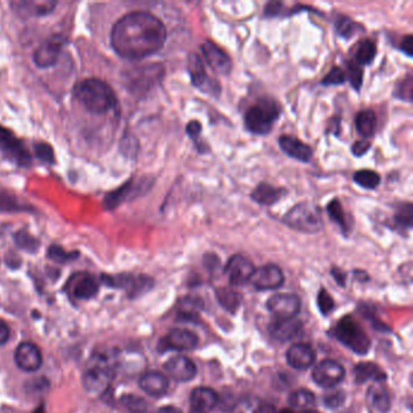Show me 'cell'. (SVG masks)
Masks as SVG:
<instances>
[{"mask_svg": "<svg viewBox=\"0 0 413 413\" xmlns=\"http://www.w3.org/2000/svg\"><path fill=\"white\" fill-rule=\"evenodd\" d=\"M166 27L147 11H134L122 17L112 28L111 44L119 56L142 59L156 54L166 42Z\"/></svg>", "mask_w": 413, "mask_h": 413, "instance_id": "6da1fadb", "label": "cell"}, {"mask_svg": "<svg viewBox=\"0 0 413 413\" xmlns=\"http://www.w3.org/2000/svg\"><path fill=\"white\" fill-rule=\"evenodd\" d=\"M74 96L93 114H104L117 104L113 89L101 79L89 78L79 82L74 88Z\"/></svg>", "mask_w": 413, "mask_h": 413, "instance_id": "7a4b0ae2", "label": "cell"}, {"mask_svg": "<svg viewBox=\"0 0 413 413\" xmlns=\"http://www.w3.org/2000/svg\"><path fill=\"white\" fill-rule=\"evenodd\" d=\"M280 113L282 108L275 100L270 98H258L257 102L253 103L245 113V127L253 135L264 136L272 131L274 124L280 117Z\"/></svg>", "mask_w": 413, "mask_h": 413, "instance_id": "3957f363", "label": "cell"}, {"mask_svg": "<svg viewBox=\"0 0 413 413\" xmlns=\"http://www.w3.org/2000/svg\"><path fill=\"white\" fill-rule=\"evenodd\" d=\"M282 222L302 233L316 234L324 228L320 208L311 203L295 205L282 217Z\"/></svg>", "mask_w": 413, "mask_h": 413, "instance_id": "277c9868", "label": "cell"}, {"mask_svg": "<svg viewBox=\"0 0 413 413\" xmlns=\"http://www.w3.org/2000/svg\"><path fill=\"white\" fill-rule=\"evenodd\" d=\"M335 337L356 354H367L371 347L369 336L351 316H345L337 322Z\"/></svg>", "mask_w": 413, "mask_h": 413, "instance_id": "5b68a950", "label": "cell"}, {"mask_svg": "<svg viewBox=\"0 0 413 413\" xmlns=\"http://www.w3.org/2000/svg\"><path fill=\"white\" fill-rule=\"evenodd\" d=\"M164 77V67L161 64H148L135 67L127 72V86L132 93H142L149 91Z\"/></svg>", "mask_w": 413, "mask_h": 413, "instance_id": "8992f818", "label": "cell"}, {"mask_svg": "<svg viewBox=\"0 0 413 413\" xmlns=\"http://www.w3.org/2000/svg\"><path fill=\"white\" fill-rule=\"evenodd\" d=\"M188 72H190L192 84L195 88L214 98H219L221 93V85L216 79L210 78L208 75L204 62L200 59L199 55H190L188 59Z\"/></svg>", "mask_w": 413, "mask_h": 413, "instance_id": "52a82bcc", "label": "cell"}, {"mask_svg": "<svg viewBox=\"0 0 413 413\" xmlns=\"http://www.w3.org/2000/svg\"><path fill=\"white\" fill-rule=\"evenodd\" d=\"M104 284L108 286L124 288L130 296H140L149 291L154 282L147 275H131V274H120V275H103Z\"/></svg>", "mask_w": 413, "mask_h": 413, "instance_id": "ba28073f", "label": "cell"}, {"mask_svg": "<svg viewBox=\"0 0 413 413\" xmlns=\"http://www.w3.org/2000/svg\"><path fill=\"white\" fill-rule=\"evenodd\" d=\"M0 149L11 161L19 166H30L32 163L30 152L26 149L24 143L17 137L0 125Z\"/></svg>", "mask_w": 413, "mask_h": 413, "instance_id": "9c48e42d", "label": "cell"}, {"mask_svg": "<svg viewBox=\"0 0 413 413\" xmlns=\"http://www.w3.org/2000/svg\"><path fill=\"white\" fill-rule=\"evenodd\" d=\"M256 268L253 263L243 255H234L229 258L224 267V274L232 286H244L250 282Z\"/></svg>", "mask_w": 413, "mask_h": 413, "instance_id": "30bf717a", "label": "cell"}, {"mask_svg": "<svg viewBox=\"0 0 413 413\" xmlns=\"http://www.w3.org/2000/svg\"><path fill=\"white\" fill-rule=\"evenodd\" d=\"M311 376L314 382L322 388H335L345 378V369L335 360H322L314 367Z\"/></svg>", "mask_w": 413, "mask_h": 413, "instance_id": "8fae6325", "label": "cell"}, {"mask_svg": "<svg viewBox=\"0 0 413 413\" xmlns=\"http://www.w3.org/2000/svg\"><path fill=\"white\" fill-rule=\"evenodd\" d=\"M267 309L277 319H293L301 311V300L291 293L274 295L267 301Z\"/></svg>", "mask_w": 413, "mask_h": 413, "instance_id": "7c38bea8", "label": "cell"}, {"mask_svg": "<svg viewBox=\"0 0 413 413\" xmlns=\"http://www.w3.org/2000/svg\"><path fill=\"white\" fill-rule=\"evenodd\" d=\"M152 181L149 178H143V180L135 182V181H129L127 183L122 185L119 190H114L112 193L106 195L104 198V206L107 209H114L119 205L122 204L127 200L135 198L137 194L146 193L152 187Z\"/></svg>", "mask_w": 413, "mask_h": 413, "instance_id": "4fadbf2b", "label": "cell"}, {"mask_svg": "<svg viewBox=\"0 0 413 413\" xmlns=\"http://www.w3.org/2000/svg\"><path fill=\"white\" fill-rule=\"evenodd\" d=\"M199 338L194 332L185 329H174L159 343V350L165 353L169 350L177 351H188L194 349L198 345Z\"/></svg>", "mask_w": 413, "mask_h": 413, "instance_id": "5bb4252c", "label": "cell"}, {"mask_svg": "<svg viewBox=\"0 0 413 413\" xmlns=\"http://www.w3.org/2000/svg\"><path fill=\"white\" fill-rule=\"evenodd\" d=\"M285 282V277L282 269L275 264H267L258 268L253 273L250 282L258 291H268V290H277L282 286Z\"/></svg>", "mask_w": 413, "mask_h": 413, "instance_id": "9a60e30c", "label": "cell"}, {"mask_svg": "<svg viewBox=\"0 0 413 413\" xmlns=\"http://www.w3.org/2000/svg\"><path fill=\"white\" fill-rule=\"evenodd\" d=\"M64 44H66V39L59 35H54L49 39L45 40L44 43H42L38 46V49L35 51L33 55L35 64L39 68H49L51 66H54L59 59Z\"/></svg>", "mask_w": 413, "mask_h": 413, "instance_id": "2e32d148", "label": "cell"}, {"mask_svg": "<svg viewBox=\"0 0 413 413\" xmlns=\"http://www.w3.org/2000/svg\"><path fill=\"white\" fill-rule=\"evenodd\" d=\"M201 53L214 73L228 75L232 72L233 64L229 55L223 49H221L219 45L214 44V42L206 40L201 45Z\"/></svg>", "mask_w": 413, "mask_h": 413, "instance_id": "e0dca14e", "label": "cell"}, {"mask_svg": "<svg viewBox=\"0 0 413 413\" xmlns=\"http://www.w3.org/2000/svg\"><path fill=\"white\" fill-rule=\"evenodd\" d=\"M15 362L25 372H35L42 367L43 358L39 348L30 342L21 343L15 350Z\"/></svg>", "mask_w": 413, "mask_h": 413, "instance_id": "ac0fdd59", "label": "cell"}, {"mask_svg": "<svg viewBox=\"0 0 413 413\" xmlns=\"http://www.w3.org/2000/svg\"><path fill=\"white\" fill-rule=\"evenodd\" d=\"M112 374L113 371L111 369L90 364L89 369L84 374V388L90 394L103 393L111 383Z\"/></svg>", "mask_w": 413, "mask_h": 413, "instance_id": "d6986e66", "label": "cell"}, {"mask_svg": "<svg viewBox=\"0 0 413 413\" xmlns=\"http://www.w3.org/2000/svg\"><path fill=\"white\" fill-rule=\"evenodd\" d=\"M165 369L170 374L171 378L177 382H190L196 376V366L185 355H176L167 360Z\"/></svg>", "mask_w": 413, "mask_h": 413, "instance_id": "ffe728a7", "label": "cell"}, {"mask_svg": "<svg viewBox=\"0 0 413 413\" xmlns=\"http://www.w3.org/2000/svg\"><path fill=\"white\" fill-rule=\"evenodd\" d=\"M315 351L311 345L303 343L291 345L286 353L287 364L295 369H309L315 362Z\"/></svg>", "mask_w": 413, "mask_h": 413, "instance_id": "44dd1931", "label": "cell"}, {"mask_svg": "<svg viewBox=\"0 0 413 413\" xmlns=\"http://www.w3.org/2000/svg\"><path fill=\"white\" fill-rule=\"evenodd\" d=\"M56 3L49 0H28V1H14L11 3L12 10L22 17H38L50 14L54 10Z\"/></svg>", "mask_w": 413, "mask_h": 413, "instance_id": "7402d4cb", "label": "cell"}, {"mask_svg": "<svg viewBox=\"0 0 413 413\" xmlns=\"http://www.w3.org/2000/svg\"><path fill=\"white\" fill-rule=\"evenodd\" d=\"M302 331L301 321L293 319H277L269 325V333L279 342H288L300 336Z\"/></svg>", "mask_w": 413, "mask_h": 413, "instance_id": "603a6c76", "label": "cell"}, {"mask_svg": "<svg viewBox=\"0 0 413 413\" xmlns=\"http://www.w3.org/2000/svg\"><path fill=\"white\" fill-rule=\"evenodd\" d=\"M279 145H280L282 151L287 156L301 161V163H308L313 156V149L311 147L306 145V143H303L301 140H298L296 137L284 135V136L279 138Z\"/></svg>", "mask_w": 413, "mask_h": 413, "instance_id": "cb8c5ba5", "label": "cell"}, {"mask_svg": "<svg viewBox=\"0 0 413 413\" xmlns=\"http://www.w3.org/2000/svg\"><path fill=\"white\" fill-rule=\"evenodd\" d=\"M140 388L148 395L159 398L167 392L169 379L160 372H147L140 379Z\"/></svg>", "mask_w": 413, "mask_h": 413, "instance_id": "d4e9b609", "label": "cell"}, {"mask_svg": "<svg viewBox=\"0 0 413 413\" xmlns=\"http://www.w3.org/2000/svg\"><path fill=\"white\" fill-rule=\"evenodd\" d=\"M286 194L287 190L285 188L274 187V185L263 182L253 190L251 199L263 206H273V205L277 204V201H280Z\"/></svg>", "mask_w": 413, "mask_h": 413, "instance_id": "484cf974", "label": "cell"}, {"mask_svg": "<svg viewBox=\"0 0 413 413\" xmlns=\"http://www.w3.org/2000/svg\"><path fill=\"white\" fill-rule=\"evenodd\" d=\"M190 403H192V408H196L200 411L208 412L217 406L219 395L214 389L199 387L192 392Z\"/></svg>", "mask_w": 413, "mask_h": 413, "instance_id": "4316f807", "label": "cell"}, {"mask_svg": "<svg viewBox=\"0 0 413 413\" xmlns=\"http://www.w3.org/2000/svg\"><path fill=\"white\" fill-rule=\"evenodd\" d=\"M385 378V372L374 362H360L354 367V379L358 384L365 383L367 380L382 382Z\"/></svg>", "mask_w": 413, "mask_h": 413, "instance_id": "83f0119b", "label": "cell"}, {"mask_svg": "<svg viewBox=\"0 0 413 413\" xmlns=\"http://www.w3.org/2000/svg\"><path fill=\"white\" fill-rule=\"evenodd\" d=\"M377 125V118L374 111L364 109L356 114L355 117V127L356 131L359 132L364 138H371L376 132Z\"/></svg>", "mask_w": 413, "mask_h": 413, "instance_id": "f1b7e54d", "label": "cell"}, {"mask_svg": "<svg viewBox=\"0 0 413 413\" xmlns=\"http://www.w3.org/2000/svg\"><path fill=\"white\" fill-rule=\"evenodd\" d=\"M367 400H369V405L379 413H387L392 407L388 392L379 384L372 385L369 389Z\"/></svg>", "mask_w": 413, "mask_h": 413, "instance_id": "f546056e", "label": "cell"}, {"mask_svg": "<svg viewBox=\"0 0 413 413\" xmlns=\"http://www.w3.org/2000/svg\"><path fill=\"white\" fill-rule=\"evenodd\" d=\"M394 226L392 229L398 230L400 233H406L412 228L413 223V206L410 203L401 204L398 206L393 217Z\"/></svg>", "mask_w": 413, "mask_h": 413, "instance_id": "4dcf8cb0", "label": "cell"}, {"mask_svg": "<svg viewBox=\"0 0 413 413\" xmlns=\"http://www.w3.org/2000/svg\"><path fill=\"white\" fill-rule=\"evenodd\" d=\"M98 291V284L96 279L90 275L79 277L74 284L73 295L78 300H89L93 298Z\"/></svg>", "mask_w": 413, "mask_h": 413, "instance_id": "1f68e13d", "label": "cell"}, {"mask_svg": "<svg viewBox=\"0 0 413 413\" xmlns=\"http://www.w3.org/2000/svg\"><path fill=\"white\" fill-rule=\"evenodd\" d=\"M216 298L219 302V304L223 306L226 311H230V313H235L238 311L240 303H241V295L229 287L217 288Z\"/></svg>", "mask_w": 413, "mask_h": 413, "instance_id": "d6a6232c", "label": "cell"}, {"mask_svg": "<svg viewBox=\"0 0 413 413\" xmlns=\"http://www.w3.org/2000/svg\"><path fill=\"white\" fill-rule=\"evenodd\" d=\"M376 55H377V49H376V44L374 42L369 39L362 40L356 46L353 62L359 66H367V64H372Z\"/></svg>", "mask_w": 413, "mask_h": 413, "instance_id": "836d02e7", "label": "cell"}, {"mask_svg": "<svg viewBox=\"0 0 413 413\" xmlns=\"http://www.w3.org/2000/svg\"><path fill=\"white\" fill-rule=\"evenodd\" d=\"M203 303L199 298L196 297H185L181 302L180 311H178V318L181 320L190 321L195 322L198 321V311L201 309Z\"/></svg>", "mask_w": 413, "mask_h": 413, "instance_id": "e575fe53", "label": "cell"}, {"mask_svg": "<svg viewBox=\"0 0 413 413\" xmlns=\"http://www.w3.org/2000/svg\"><path fill=\"white\" fill-rule=\"evenodd\" d=\"M288 403L291 407L301 408V410L314 407L316 403L315 395L311 393V390L297 389L293 393L290 394Z\"/></svg>", "mask_w": 413, "mask_h": 413, "instance_id": "d590c367", "label": "cell"}, {"mask_svg": "<svg viewBox=\"0 0 413 413\" xmlns=\"http://www.w3.org/2000/svg\"><path fill=\"white\" fill-rule=\"evenodd\" d=\"M327 212L330 219L335 222L336 224L340 226V229L345 233H348L349 230V223L347 221V216H345V211L343 206L340 204L338 199L331 200L330 204L327 205Z\"/></svg>", "mask_w": 413, "mask_h": 413, "instance_id": "8d00e7d4", "label": "cell"}, {"mask_svg": "<svg viewBox=\"0 0 413 413\" xmlns=\"http://www.w3.org/2000/svg\"><path fill=\"white\" fill-rule=\"evenodd\" d=\"M354 182L365 190H374L380 183V176L372 170H360L354 174Z\"/></svg>", "mask_w": 413, "mask_h": 413, "instance_id": "74e56055", "label": "cell"}, {"mask_svg": "<svg viewBox=\"0 0 413 413\" xmlns=\"http://www.w3.org/2000/svg\"><path fill=\"white\" fill-rule=\"evenodd\" d=\"M30 210L28 205L22 204V201L14 195L0 193V211L20 212V211H30Z\"/></svg>", "mask_w": 413, "mask_h": 413, "instance_id": "f35d334b", "label": "cell"}, {"mask_svg": "<svg viewBox=\"0 0 413 413\" xmlns=\"http://www.w3.org/2000/svg\"><path fill=\"white\" fill-rule=\"evenodd\" d=\"M356 28H358V25L347 16H340V19L336 22L337 35L342 37V38H345V39H350L356 33Z\"/></svg>", "mask_w": 413, "mask_h": 413, "instance_id": "ab89813d", "label": "cell"}, {"mask_svg": "<svg viewBox=\"0 0 413 413\" xmlns=\"http://www.w3.org/2000/svg\"><path fill=\"white\" fill-rule=\"evenodd\" d=\"M185 131L188 134V136L193 140L194 142L195 147L198 148V151L200 153H205V152H209V147L206 145H203L200 141V134L203 131V127L198 120H192V122L187 124L185 127Z\"/></svg>", "mask_w": 413, "mask_h": 413, "instance_id": "60d3db41", "label": "cell"}, {"mask_svg": "<svg viewBox=\"0 0 413 413\" xmlns=\"http://www.w3.org/2000/svg\"><path fill=\"white\" fill-rule=\"evenodd\" d=\"M345 77L349 79L353 89L359 91L360 88L362 86V82H364V71L359 64H355L353 61L348 62V74H345Z\"/></svg>", "mask_w": 413, "mask_h": 413, "instance_id": "b9f144b4", "label": "cell"}, {"mask_svg": "<svg viewBox=\"0 0 413 413\" xmlns=\"http://www.w3.org/2000/svg\"><path fill=\"white\" fill-rule=\"evenodd\" d=\"M15 241L19 248L28 251V253H35L39 248V241L26 232H17L15 235Z\"/></svg>", "mask_w": 413, "mask_h": 413, "instance_id": "7bdbcfd3", "label": "cell"}, {"mask_svg": "<svg viewBox=\"0 0 413 413\" xmlns=\"http://www.w3.org/2000/svg\"><path fill=\"white\" fill-rule=\"evenodd\" d=\"M122 403L132 413L147 412V408H148L146 400H143L136 395H125L122 398Z\"/></svg>", "mask_w": 413, "mask_h": 413, "instance_id": "ee69618b", "label": "cell"}, {"mask_svg": "<svg viewBox=\"0 0 413 413\" xmlns=\"http://www.w3.org/2000/svg\"><path fill=\"white\" fill-rule=\"evenodd\" d=\"M48 256H49L53 261H55V262L67 263L71 262V261H73V259L78 257V253H67V251H64V248L54 245V246H51V248H49Z\"/></svg>", "mask_w": 413, "mask_h": 413, "instance_id": "f6af8a7d", "label": "cell"}, {"mask_svg": "<svg viewBox=\"0 0 413 413\" xmlns=\"http://www.w3.org/2000/svg\"><path fill=\"white\" fill-rule=\"evenodd\" d=\"M345 72L340 67H333L331 69L325 78L321 80V85L324 86H333V85H340L345 82Z\"/></svg>", "mask_w": 413, "mask_h": 413, "instance_id": "bcb514c9", "label": "cell"}, {"mask_svg": "<svg viewBox=\"0 0 413 413\" xmlns=\"http://www.w3.org/2000/svg\"><path fill=\"white\" fill-rule=\"evenodd\" d=\"M318 306L324 315H329L335 309L336 304L333 298L324 288H321L318 295Z\"/></svg>", "mask_w": 413, "mask_h": 413, "instance_id": "7dc6e473", "label": "cell"}, {"mask_svg": "<svg viewBox=\"0 0 413 413\" xmlns=\"http://www.w3.org/2000/svg\"><path fill=\"white\" fill-rule=\"evenodd\" d=\"M35 156L39 158L40 160L53 164L55 161V153L53 147L44 143V142H37L35 145Z\"/></svg>", "mask_w": 413, "mask_h": 413, "instance_id": "c3c4849f", "label": "cell"}, {"mask_svg": "<svg viewBox=\"0 0 413 413\" xmlns=\"http://www.w3.org/2000/svg\"><path fill=\"white\" fill-rule=\"evenodd\" d=\"M395 98H401L403 101L411 102L412 100V77L407 75L395 90Z\"/></svg>", "mask_w": 413, "mask_h": 413, "instance_id": "681fc988", "label": "cell"}, {"mask_svg": "<svg viewBox=\"0 0 413 413\" xmlns=\"http://www.w3.org/2000/svg\"><path fill=\"white\" fill-rule=\"evenodd\" d=\"M345 401V394L343 390H338V392H332V393L327 394L324 396V403L326 407L329 408H338L343 405Z\"/></svg>", "mask_w": 413, "mask_h": 413, "instance_id": "f907efd6", "label": "cell"}, {"mask_svg": "<svg viewBox=\"0 0 413 413\" xmlns=\"http://www.w3.org/2000/svg\"><path fill=\"white\" fill-rule=\"evenodd\" d=\"M369 148H371V142L367 140H360V141L355 142L354 145L351 146V153L355 156L360 158V156H365L369 151Z\"/></svg>", "mask_w": 413, "mask_h": 413, "instance_id": "816d5d0a", "label": "cell"}, {"mask_svg": "<svg viewBox=\"0 0 413 413\" xmlns=\"http://www.w3.org/2000/svg\"><path fill=\"white\" fill-rule=\"evenodd\" d=\"M398 49L401 50L403 54L406 55V56H408V57H412V35H406V37H403V40H401V43H400V45H398Z\"/></svg>", "mask_w": 413, "mask_h": 413, "instance_id": "f5cc1de1", "label": "cell"}, {"mask_svg": "<svg viewBox=\"0 0 413 413\" xmlns=\"http://www.w3.org/2000/svg\"><path fill=\"white\" fill-rule=\"evenodd\" d=\"M282 3H269L266 6V10H264V14L266 16H269V17H275V16L279 15L280 14V11H282Z\"/></svg>", "mask_w": 413, "mask_h": 413, "instance_id": "db71d44e", "label": "cell"}, {"mask_svg": "<svg viewBox=\"0 0 413 413\" xmlns=\"http://www.w3.org/2000/svg\"><path fill=\"white\" fill-rule=\"evenodd\" d=\"M10 338V330L4 321L0 320V345H4Z\"/></svg>", "mask_w": 413, "mask_h": 413, "instance_id": "11a10c76", "label": "cell"}, {"mask_svg": "<svg viewBox=\"0 0 413 413\" xmlns=\"http://www.w3.org/2000/svg\"><path fill=\"white\" fill-rule=\"evenodd\" d=\"M204 263L205 266L209 268V269H214V268H216L217 266H219V261L216 255L210 253V255H206V256H205Z\"/></svg>", "mask_w": 413, "mask_h": 413, "instance_id": "9f6ffc18", "label": "cell"}, {"mask_svg": "<svg viewBox=\"0 0 413 413\" xmlns=\"http://www.w3.org/2000/svg\"><path fill=\"white\" fill-rule=\"evenodd\" d=\"M332 275L335 277L336 282L340 284V286H343L345 285V273L342 272L340 269L338 268L333 267L332 268Z\"/></svg>", "mask_w": 413, "mask_h": 413, "instance_id": "6f0895ef", "label": "cell"}, {"mask_svg": "<svg viewBox=\"0 0 413 413\" xmlns=\"http://www.w3.org/2000/svg\"><path fill=\"white\" fill-rule=\"evenodd\" d=\"M253 413H277V408L270 403H264L255 410Z\"/></svg>", "mask_w": 413, "mask_h": 413, "instance_id": "680465c9", "label": "cell"}, {"mask_svg": "<svg viewBox=\"0 0 413 413\" xmlns=\"http://www.w3.org/2000/svg\"><path fill=\"white\" fill-rule=\"evenodd\" d=\"M158 413H182V411L177 407H174V406H165V407H161Z\"/></svg>", "mask_w": 413, "mask_h": 413, "instance_id": "91938a15", "label": "cell"}, {"mask_svg": "<svg viewBox=\"0 0 413 413\" xmlns=\"http://www.w3.org/2000/svg\"><path fill=\"white\" fill-rule=\"evenodd\" d=\"M277 413H295V412H293V411H291V410H288V408H282V410H280V412H277Z\"/></svg>", "mask_w": 413, "mask_h": 413, "instance_id": "94428289", "label": "cell"}, {"mask_svg": "<svg viewBox=\"0 0 413 413\" xmlns=\"http://www.w3.org/2000/svg\"><path fill=\"white\" fill-rule=\"evenodd\" d=\"M190 413H206V412H204V411H200V410H196V408H192V410H190Z\"/></svg>", "mask_w": 413, "mask_h": 413, "instance_id": "6125c7cd", "label": "cell"}, {"mask_svg": "<svg viewBox=\"0 0 413 413\" xmlns=\"http://www.w3.org/2000/svg\"><path fill=\"white\" fill-rule=\"evenodd\" d=\"M35 413H45V412H44V410H43V407H40V408H38V410H35Z\"/></svg>", "mask_w": 413, "mask_h": 413, "instance_id": "be15d7a7", "label": "cell"}, {"mask_svg": "<svg viewBox=\"0 0 413 413\" xmlns=\"http://www.w3.org/2000/svg\"><path fill=\"white\" fill-rule=\"evenodd\" d=\"M302 413H319V412H315V411H304V412H302Z\"/></svg>", "mask_w": 413, "mask_h": 413, "instance_id": "e7e4bbea", "label": "cell"}, {"mask_svg": "<svg viewBox=\"0 0 413 413\" xmlns=\"http://www.w3.org/2000/svg\"><path fill=\"white\" fill-rule=\"evenodd\" d=\"M142 413H147V412H142Z\"/></svg>", "mask_w": 413, "mask_h": 413, "instance_id": "03108f58", "label": "cell"}]
</instances>
